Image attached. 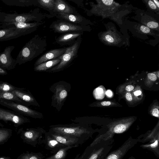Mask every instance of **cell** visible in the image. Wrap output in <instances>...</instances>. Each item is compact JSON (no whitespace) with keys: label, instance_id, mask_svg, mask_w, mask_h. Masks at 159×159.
<instances>
[{"label":"cell","instance_id":"cell-19","mask_svg":"<svg viewBox=\"0 0 159 159\" xmlns=\"http://www.w3.org/2000/svg\"><path fill=\"white\" fill-rule=\"evenodd\" d=\"M52 12L53 13V15L58 13L79 14L74 7L70 6L67 3L62 0H55L54 7Z\"/></svg>","mask_w":159,"mask_h":159},{"label":"cell","instance_id":"cell-16","mask_svg":"<svg viewBox=\"0 0 159 159\" xmlns=\"http://www.w3.org/2000/svg\"><path fill=\"white\" fill-rule=\"evenodd\" d=\"M56 17L58 19L81 25H86L87 20L84 17L80 15L67 14L62 13L55 14Z\"/></svg>","mask_w":159,"mask_h":159},{"label":"cell","instance_id":"cell-44","mask_svg":"<svg viewBox=\"0 0 159 159\" xmlns=\"http://www.w3.org/2000/svg\"><path fill=\"white\" fill-rule=\"evenodd\" d=\"M141 92L140 90H137L135 91L134 93V94L136 96H138L141 94Z\"/></svg>","mask_w":159,"mask_h":159},{"label":"cell","instance_id":"cell-24","mask_svg":"<svg viewBox=\"0 0 159 159\" xmlns=\"http://www.w3.org/2000/svg\"><path fill=\"white\" fill-rule=\"evenodd\" d=\"M60 61L61 59L58 58L34 66V70L37 72L47 71L57 65Z\"/></svg>","mask_w":159,"mask_h":159},{"label":"cell","instance_id":"cell-30","mask_svg":"<svg viewBox=\"0 0 159 159\" xmlns=\"http://www.w3.org/2000/svg\"><path fill=\"white\" fill-rule=\"evenodd\" d=\"M55 0H37L38 4L43 8H46L49 11L52 12L55 5Z\"/></svg>","mask_w":159,"mask_h":159},{"label":"cell","instance_id":"cell-37","mask_svg":"<svg viewBox=\"0 0 159 159\" xmlns=\"http://www.w3.org/2000/svg\"><path fill=\"white\" fill-rule=\"evenodd\" d=\"M148 4L149 7L152 9H156L157 8V6L151 0L148 1Z\"/></svg>","mask_w":159,"mask_h":159},{"label":"cell","instance_id":"cell-3","mask_svg":"<svg viewBox=\"0 0 159 159\" xmlns=\"http://www.w3.org/2000/svg\"><path fill=\"white\" fill-rule=\"evenodd\" d=\"M113 138L102 140L93 146L89 145L82 155H77L75 159H103L112 148Z\"/></svg>","mask_w":159,"mask_h":159},{"label":"cell","instance_id":"cell-17","mask_svg":"<svg viewBox=\"0 0 159 159\" xmlns=\"http://www.w3.org/2000/svg\"><path fill=\"white\" fill-rule=\"evenodd\" d=\"M22 90H15L11 93L25 102L28 106L30 105L40 107V105L35 98L29 91Z\"/></svg>","mask_w":159,"mask_h":159},{"label":"cell","instance_id":"cell-14","mask_svg":"<svg viewBox=\"0 0 159 159\" xmlns=\"http://www.w3.org/2000/svg\"><path fill=\"white\" fill-rule=\"evenodd\" d=\"M44 22H7L0 23L2 29H6L14 27L19 30H29L35 29H37Z\"/></svg>","mask_w":159,"mask_h":159},{"label":"cell","instance_id":"cell-25","mask_svg":"<svg viewBox=\"0 0 159 159\" xmlns=\"http://www.w3.org/2000/svg\"><path fill=\"white\" fill-rule=\"evenodd\" d=\"M77 147H78L74 145L64 147L53 155L45 159H65L68 150L73 148Z\"/></svg>","mask_w":159,"mask_h":159},{"label":"cell","instance_id":"cell-49","mask_svg":"<svg viewBox=\"0 0 159 159\" xmlns=\"http://www.w3.org/2000/svg\"><path fill=\"white\" fill-rule=\"evenodd\" d=\"M2 29V27H1V25H0V29Z\"/></svg>","mask_w":159,"mask_h":159},{"label":"cell","instance_id":"cell-21","mask_svg":"<svg viewBox=\"0 0 159 159\" xmlns=\"http://www.w3.org/2000/svg\"><path fill=\"white\" fill-rule=\"evenodd\" d=\"M157 129L138 137L136 138L138 142L152 143L159 141V133L158 129Z\"/></svg>","mask_w":159,"mask_h":159},{"label":"cell","instance_id":"cell-27","mask_svg":"<svg viewBox=\"0 0 159 159\" xmlns=\"http://www.w3.org/2000/svg\"><path fill=\"white\" fill-rule=\"evenodd\" d=\"M159 142L157 141L152 143H147L140 145V148L146 149L152 152L155 156L159 158Z\"/></svg>","mask_w":159,"mask_h":159},{"label":"cell","instance_id":"cell-1","mask_svg":"<svg viewBox=\"0 0 159 159\" xmlns=\"http://www.w3.org/2000/svg\"><path fill=\"white\" fill-rule=\"evenodd\" d=\"M47 40L35 35L22 47L16 60L19 65L30 61L42 54L46 49Z\"/></svg>","mask_w":159,"mask_h":159},{"label":"cell","instance_id":"cell-7","mask_svg":"<svg viewBox=\"0 0 159 159\" xmlns=\"http://www.w3.org/2000/svg\"><path fill=\"white\" fill-rule=\"evenodd\" d=\"M0 104L7 107L20 114L35 119H43L42 113L33 110L28 106L11 101L0 99Z\"/></svg>","mask_w":159,"mask_h":159},{"label":"cell","instance_id":"cell-36","mask_svg":"<svg viewBox=\"0 0 159 159\" xmlns=\"http://www.w3.org/2000/svg\"><path fill=\"white\" fill-rule=\"evenodd\" d=\"M105 38L107 41L110 43H113L114 41V39L110 35H106L105 36Z\"/></svg>","mask_w":159,"mask_h":159},{"label":"cell","instance_id":"cell-34","mask_svg":"<svg viewBox=\"0 0 159 159\" xmlns=\"http://www.w3.org/2000/svg\"><path fill=\"white\" fill-rule=\"evenodd\" d=\"M141 30L144 33H148L150 31V29L147 26L144 25H141L140 27Z\"/></svg>","mask_w":159,"mask_h":159},{"label":"cell","instance_id":"cell-41","mask_svg":"<svg viewBox=\"0 0 159 159\" xmlns=\"http://www.w3.org/2000/svg\"><path fill=\"white\" fill-rule=\"evenodd\" d=\"M8 74L6 70H4L0 67V75H4Z\"/></svg>","mask_w":159,"mask_h":159},{"label":"cell","instance_id":"cell-8","mask_svg":"<svg viewBox=\"0 0 159 159\" xmlns=\"http://www.w3.org/2000/svg\"><path fill=\"white\" fill-rule=\"evenodd\" d=\"M49 28L55 32L60 34L83 32L87 30V27L86 25H78L60 19L53 22Z\"/></svg>","mask_w":159,"mask_h":159},{"label":"cell","instance_id":"cell-26","mask_svg":"<svg viewBox=\"0 0 159 159\" xmlns=\"http://www.w3.org/2000/svg\"><path fill=\"white\" fill-rule=\"evenodd\" d=\"M0 99L12 101L28 106L25 102L11 92H5L0 91Z\"/></svg>","mask_w":159,"mask_h":159},{"label":"cell","instance_id":"cell-38","mask_svg":"<svg viewBox=\"0 0 159 159\" xmlns=\"http://www.w3.org/2000/svg\"><path fill=\"white\" fill-rule=\"evenodd\" d=\"M152 114L153 116L158 117L159 116V111L157 108L154 109L152 111Z\"/></svg>","mask_w":159,"mask_h":159},{"label":"cell","instance_id":"cell-29","mask_svg":"<svg viewBox=\"0 0 159 159\" xmlns=\"http://www.w3.org/2000/svg\"><path fill=\"white\" fill-rule=\"evenodd\" d=\"M25 89L24 88L16 87L6 82L0 81V91L5 92H11L16 90H22Z\"/></svg>","mask_w":159,"mask_h":159},{"label":"cell","instance_id":"cell-13","mask_svg":"<svg viewBox=\"0 0 159 159\" xmlns=\"http://www.w3.org/2000/svg\"><path fill=\"white\" fill-rule=\"evenodd\" d=\"M51 136L64 146H76L78 147L85 142L84 140L67 134L56 133L52 131H48Z\"/></svg>","mask_w":159,"mask_h":159},{"label":"cell","instance_id":"cell-22","mask_svg":"<svg viewBox=\"0 0 159 159\" xmlns=\"http://www.w3.org/2000/svg\"><path fill=\"white\" fill-rule=\"evenodd\" d=\"M37 30L33 29L29 30H19L16 29L5 36L0 39V41H3L11 40L20 37L21 36L27 35L32 33Z\"/></svg>","mask_w":159,"mask_h":159},{"label":"cell","instance_id":"cell-6","mask_svg":"<svg viewBox=\"0 0 159 159\" xmlns=\"http://www.w3.org/2000/svg\"><path fill=\"white\" fill-rule=\"evenodd\" d=\"M81 40V36L78 38L75 43L67 48L64 53L58 58L61 59L60 62L47 71L56 72L63 70L68 67L77 56Z\"/></svg>","mask_w":159,"mask_h":159},{"label":"cell","instance_id":"cell-11","mask_svg":"<svg viewBox=\"0 0 159 159\" xmlns=\"http://www.w3.org/2000/svg\"><path fill=\"white\" fill-rule=\"evenodd\" d=\"M0 120L5 122L10 121L15 126H18L30 122V120L20 114L0 108Z\"/></svg>","mask_w":159,"mask_h":159},{"label":"cell","instance_id":"cell-15","mask_svg":"<svg viewBox=\"0 0 159 159\" xmlns=\"http://www.w3.org/2000/svg\"><path fill=\"white\" fill-rule=\"evenodd\" d=\"M66 49V48L55 49L48 51L36 61L34 66L47 61L58 58L64 53Z\"/></svg>","mask_w":159,"mask_h":159},{"label":"cell","instance_id":"cell-28","mask_svg":"<svg viewBox=\"0 0 159 159\" xmlns=\"http://www.w3.org/2000/svg\"><path fill=\"white\" fill-rule=\"evenodd\" d=\"M44 156L40 152H27L20 155L17 159H43Z\"/></svg>","mask_w":159,"mask_h":159},{"label":"cell","instance_id":"cell-12","mask_svg":"<svg viewBox=\"0 0 159 159\" xmlns=\"http://www.w3.org/2000/svg\"><path fill=\"white\" fill-rule=\"evenodd\" d=\"M14 46L6 47L3 51L0 52V67L5 70H10L16 66V60L11 56V53L15 48Z\"/></svg>","mask_w":159,"mask_h":159},{"label":"cell","instance_id":"cell-9","mask_svg":"<svg viewBox=\"0 0 159 159\" xmlns=\"http://www.w3.org/2000/svg\"><path fill=\"white\" fill-rule=\"evenodd\" d=\"M46 132L42 128L27 129L22 132L21 137L26 143L36 147L42 143L43 135Z\"/></svg>","mask_w":159,"mask_h":159},{"label":"cell","instance_id":"cell-39","mask_svg":"<svg viewBox=\"0 0 159 159\" xmlns=\"http://www.w3.org/2000/svg\"><path fill=\"white\" fill-rule=\"evenodd\" d=\"M102 1L105 5L109 6L111 5L113 1V0H102Z\"/></svg>","mask_w":159,"mask_h":159},{"label":"cell","instance_id":"cell-35","mask_svg":"<svg viewBox=\"0 0 159 159\" xmlns=\"http://www.w3.org/2000/svg\"><path fill=\"white\" fill-rule=\"evenodd\" d=\"M148 77L149 79L152 81H155L157 79L156 75L153 73H148Z\"/></svg>","mask_w":159,"mask_h":159},{"label":"cell","instance_id":"cell-40","mask_svg":"<svg viewBox=\"0 0 159 159\" xmlns=\"http://www.w3.org/2000/svg\"><path fill=\"white\" fill-rule=\"evenodd\" d=\"M125 97L126 99L129 101H130L132 100V98L131 94L129 93H126L125 94Z\"/></svg>","mask_w":159,"mask_h":159},{"label":"cell","instance_id":"cell-48","mask_svg":"<svg viewBox=\"0 0 159 159\" xmlns=\"http://www.w3.org/2000/svg\"><path fill=\"white\" fill-rule=\"evenodd\" d=\"M128 159H136L133 156H131L129 157Z\"/></svg>","mask_w":159,"mask_h":159},{"label":"cell","instance_id":"cell-33","mask_svg":"<svg viewBox=\"0 0 159 159\" xmlns=\"http://www.w3.org/2000/svg\"><path fill=\"white\" fill-rule=\"evenodd\" d=\"M147 25L148 28L153 29L158 27V24L157 22L151 21L148 22Z\"/></svg>","mask_w":159,"mask_h":159},{"label":"cell","instance_id":"cell-47","mask_svg":"<svg viewBox=\"0 0 159 159\" xmlns=\"http://www.w3.org/2000/svg\"><path fill=\"white\" fill-rule=\"evenodd\" d=\"M0 159H12L9 157H0Z\"/></svg>","mask_w":159,"mask_h":159},{"label":"cell","instance_id":"cell-23","mask_svg":"<svg viewBox=\"0 0 159 159\" xmlns=\"http://www.w3.org/2000/svg\"><path fill=\"white\" fill-rule=\"evenodd\" d=\"M6 5L9 6L21 7H28L37 4V0H1Z\"/></svg>","mask_w":159,"mask_h":159},{"label":"cell","instance_id":"cell-32","mask_svg":"<svg viewBox=\"0 0 159 159\" xmlns=\"http://www.w3.org/2000/svg\"><path fill=\"white\" fill-rule=\"evenodd\" d=\"M14 27H12L9 28L0 29V39L7 34H8L16 29Z\"/></svg>","mask_w":159,"mask_h":159},{"label":"cell","instance_id":"cell-20","mask_svg":"<svg viewBox=\"0 0 159 159\" xmlns=\"http://www.w3.org/2000/svg\"><path fill=\"white\" fill-rule=\"evenodd\" d=\"M44 135V139L42 140L45 148L50 150L52 153H55L64 146L52 138L48 132H46Z\"/></svg>","mask_w":159,"mask_h":159},{"label":"cell","instance_id":"cell-43","mask_svg":"<svg viewBox=\"0 0 159 159\" xmlns=\"http://www.w3.org/2000/svg\"><path fill=\"white\" fill-rule=\"evenodd\" d=\"M101 104L103 106H108L110 105L111 104L110 102L109 101H103L101 103Z\"/></svg>","mask_w":159,"mask_h":159},{"label":"cell","instance_id":"cell-42","mask_svg":"<svg viewBox=\"0 0 159 159\" xmlns=\"http://www.w3.org/2000/svg\"><path fill=\"white\" fill-rule=\"evenodd\" d=\"M134 89V87L132 85H129L126 86L125 89L126 91H132Z\"/></svg>","mask_w":159,"mask_h":159},{"label":"cell","instance_id":"cell-5","mask_svg":"<svg viewBox=\"0 0 159 159\" xmlns=\"http://www.w3.org/2000/svg\"><path fill=\"white\" fill-rule=\"evenodd\" d=\"M48 15L38 12L34 10L29 13L18 14L6 13L0 11V23L7 22H40Z\"/></svg>","mask_w":159,"mask_h":159},{"label":"cell","instance_id":"cell-46","mask_svg":"<svg viewBox=\"0 0 159 159\" xmlns=\"http://www.w3.org/2000/svg\"><path fill=\"white\" fill-rule=\"evenodd\" d=\"M153 1L154 2V4L156 5L157 7L158 8H159V1L157 0H153Z\"/></svg>","mask_w":159,"mask_h":159},{"label":"cell","instance_id":"cell-31","mask_svg":"<svg viewBox=\"0 0 159 159\" xmlns=\"http://www.w3.org/2000/svg\"><path fill=\"white\" fill-rule=\"evenodd\" d=\"M11 133V130L9 129H0V144L7 140L10 137Z\"/></svg>","mask_w":159,"mask_h":159},{"label":"cell","instance_id":"cell-2","mask_svg":"<svg viewBox=\"0 0 159 159\" xmlns=\"http://www.w3.org/2000/svg\"><path fill=\"white\" fill-rule=\"evenodd\" d=\"M49 127L48 130L68 135L81 139L85 141L90 138H92L93 135L96 131L86 125L76 123L52 125Z\"/></svg>","mask_w":159,"mask_h":159},{"label":"cell","instance_id":"cell-10","mask_svg":"<svg viewBox=\"0 0 159 159\" xmlns=\"http://www.w3.org/2000/svg\"><path fill=\"white\" fill-rule=\"evenodd\" d=\"M138 142L136 139L130 136L120 147L109 153L103 159H122Z\"/></svg>","mask_w":159,"mask_h":159},{"label":"cell","instance_id":"cell-18","mask_svg":"<svg viewBox=\"0 0 159 159\" xmlns=\"http://www.w3.org/2000/svg\"><path fill=\"white\" fill-rule=\"evenodd\" d=\"M83 32H71L65 33L56 39V42L61 45H72L75 43L78 38L81 36Z\"/></svg>","mask_w":159,"mask_h":159},{"label":"cell","instance_id":"cell-4","mask_svg":"<svg viewBox=\"0 0 159 159\" xmlns=\"http://www.w3.org/2000/svg\"><path fill=\"white\" fill-rule=\"evenodd\" d=\"M71 89L70 84L64 81L53 84L50 90L53 93L51 106L59 111L64 105Z\"/></svg>","mask_w":159,"mask_h":159},{"label":"cell","instance_id":"cell-45","mask_svg":"<svg viewBox=\"0 0 159 159\" xmlns=\"http://www.w3.org/2000/svg\"><path fill=\"white\" fill-rule=\"evenodd\" d=\"M106 94L108 96H111L112 95V93L111 91L110 90H107L106 92Z\"/></svg>","mask_w":159,"mask_h":159}]
</instances>
